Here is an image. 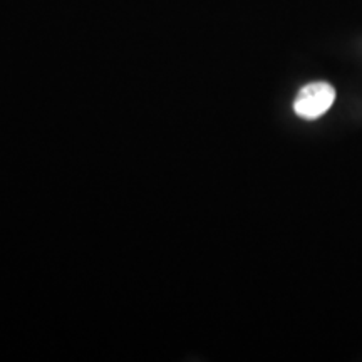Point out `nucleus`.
I'll list each match as a JSON object with an SVG mask.
<instances>
[{"label":"nucleus","mask_w":362,"mask_h":362,"mask_svg":"<svg viewBox=\"0 0 362 362\" xmlns=\"http://www.w3.org/2000/svg\"><path fill=\"white\" fill-rule=\"evenodd\" d=\"M336 101V89L329 83H310L298 90L293 111L302 119L312 121L324 116Z\"/></svg>","instance_id":"nucleus-1"}]
</instances>
